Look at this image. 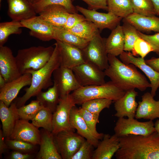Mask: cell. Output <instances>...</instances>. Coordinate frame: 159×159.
<instances>
[{
	"mask_svg": "<svg viewBox=\"0 0 159 159\" xmlns=\"http://www.w3.org/2000/svg\"><path fill=\"white\" fill-rule=\"evenodd\" d=\"M120 147L117 159H159V135L156 132L147 135H129L119 138Z\"/></svg>",
	"mask_w": 159,
	"mask_h": 159,
	"instance_id": "1",
	"label": "cell"
},
{
	"mask_svg": "<svg viewBox=\"0 0 159 159\" xmlns=\"http://www.w3.org/2000/svg\"><path fill=\"white\" fill-rule=\"evenodd\" d=\"M108 58L109 65L104 72L118 87L125 92L135 88L143 91L151 87L150 83L134 65L125 64L116 56L109 54Z\"/></svg>",
	"mask_w": 159,
	"mask_h": 159,
	"instance_id": "2",
	"label": "cell"
},
{
	"mask_svg": "<svg viewBox=\"0 0 159 159\" xmlns=\"http://www.w3.org/2000/svg\"><path fill=\"white\" fill-rule=\"evenodd\" d=\"M53 54L47 64L40 69L30 73L32 80L29 87L24 90L25 93L21 97L18 98L15 102L17 107L24 105L31 97L36 96L43 89H46L53 85L51 77L54 70L60 65L59 50L57 43Z\"/></svg>",
	"mask_w": 159,
	"mask_h": 159,
	"instance_id": "3",
	"label": "cell"
},
{
	"mask_svg": "<svg viewBox=\"0 0 159 159\" xmlns=\"http://www.w3.org/2000/svg\"><path fill=\"white\" fill-rule=\"evenodd\" d=\"M54 50L52 46H32L19 50L15 57L21 74L30 73L43 67L50 59Z\"/></svg>",
	"mask_w": 159,
	"mask_h": 159,
	"instance_id": "4",
	"label": "cell"
},
{
	"mask_svg": "<svg viewBox=\"0 0 159 159\" xmlns=\"http://www.w3.org/2000/svg\"><path fill=\"white\" fill-rule=\"evenodd\" d=\"M125 92L111 81L101 85L81 87L71 94L76 104L82 105L87 101L97 98L109 99L115 102Z\"/></svg>",
	"mask_w": 159,
	"mask_h": 159,
	"instance_id": "5",
	"label": "cell"
},
{
	"mask_svg": "<svg viewBox=\"0 0 159 159\" xmlns=\"http://www.w3.org/2000/svg\"><path fill=\"white\" fill-rule=\"evenodd\" d=\"M105 40L106 39L102 38L99 32L82 50L86 62L93 64L103 71L107 69L109 65Z\"/></svg>",
	"mask_w": 159,
	"mask_h": 159,
	"instance_id": "6",
	"label": "cell"
},
{
	"mask_svg": "<svg viewBox=\"0 0 159 159\" xmlns=\"http://www.w3.org/2000/svg\"><path fill=\"white\" fill-rule=\"evenodd\" d=\"M53 135L56 148L63 159H71L86 140L74 130L62 131Z\"/></svg>",
	"mask_w": 159,
	"mask_h": 159,
	"instance_id": "7",
	"label": "cell"
},
{
	"mask_svg": "<svg viewBox=\"0 0 159 159\" xmlns=\"http://www.w3.org/2000/svg\"><path fill=\"white\" fill-rule=\"evenodd\" d=\"M115 134L121 138L129 135L147 136L156 132L152 120L139 122L134 118H118L114 128Z\"/></svg>",
	"mask_w": 159,
	"mask_h": 159,
	"instance_id": "8",
	"label": "cell"
},
{
	"mask_svg": "<svg viewBox=\"0 0 159 159\" xmlns=\"http://www.w3.org/2000/svg\"><path fill=\"white\" fill-rule=\"evenodd\" d=\"M76 104L71 94L62 98L55 111L53 113L52 130L53 134L63 130H74L69 122L71 110Z\"/></svg>",
	"mask_w": 159,
	"mask_h": 159,
	"instance_id": "9",
	"label": "cell"
},
{
	"mask_svg": "<svg viewBox=\"0 0 159 159\" xmlns=\"http://www.w3.org/2000/svg\"><path fill=\"white\" fill-rule=\"evenodd\" d=\"M72 69L82 87L101 85L106 82L104 72L91 63L85 62Z\"/></svg>",
	"mask_w": 159,
	"mask_h": 159,
	"instance_id": "10",
	"label": "cell"
},
{
	"mask_svg": "<svg viewBox=\"0 0 159 159\" xmlns=\"http://www.w3.org/2000/svg\"><path fill=\"white\" fill-rule=\"evenodd\" d=\"M52 75L53 83L59 91L60 98L65 97L81 87L72 69L60 66L55 69Z\"/></svg>",
	"mask_w": 159,
	"mask_h": 159,
	"instance_id": "11",
	"label": "cell"
},
{
	"mask_svg": "<svg viewBox=\"0 0 159 159\" xmlns=\"http://www.w3.org/2000/svg\"><path fill=\"white\" fill-rule=\"evenodd\" d=\"M75 6L78 11L82 14L86 19L92 22L96 25L100 32L105 29L112 30L120 24L122 19L110 12H99L78 5Z\"/></svg>",
	"mask_w": 159,
	"mask_h": 159,
	"instance_id": "12",
	"label": "cell"
},
{
	"mask_svg": "<svg viewBox=\"0 0 159 159\" xmlns=\"http://www.w3.org/2000/svg\"><path fill=\"white\" fill-rule=\"evenodd\" d=\"M119 57L124 63L133 64L143 72L150 80L151 85L150 93L154 97L159 87V72L147 64L144 58L136 57L130 52L124 51L119 55Z\"/></svg>",
	"mask_w": 159,
	"mask_h": 159,
	"instance_id": "13",
	"label": "cell"
},
{
	"mask_svg": "<svg viewBox=\"0 0 159 159\" xmlns=\"http://www.w3.org/2000/svg\"><path fill=\"white\" fill-rule=\"evenodd\" d=\"M38 128L29 121L19 119L9 139L21 140L35 145H39L41 136Z\"/></svg>",
	"mask_w": 159,
	"mask_h": 159,
	"instance_id": "14",
	"label": "cell"
},
{
	"mask_svg": "<svg viewBox=\"0 0 159 159\" xmlns=\"http://www.w3.org/2000/svg\"><path fill=\"white\" fill-rule=\"evenodd\" d=\"M24 27L30 30V35L43 41L54 39V26L39 15L21 21Z\"/></svg>",
	"mask_w": 159,
	"mask_h": 159,
	"instance_id": "15",
	"label": "cell"
},
{
	"mask_svg": "<svg viewBox=\"0 0 159 159\" xmlns=\"http://www.w3.org/2000/svg\"><path fill=\"white\" fill-rule=\"evenodd\" d=\"M0 74L6 83L22 75L19 70L16 57L11 49L6 46L0 47Z\"/></svg>",
	"mask_w": 159,
	"mask_h": 159,
	"instance_id": "16",
	"label": "cell"
},
{
	"mask_svg": "<svg viewBox=\"0 0 159 159\" xmlns=\"http://www.w3.org/2000/svg\"><path fill=\"white\" fill-rule=\"evenodd\" d=\"M32 75L27 73L11 81L6 83L5 86L0 89V100L9 107L16 98L20 90L24 87L30 85Z\"/></svg>",
	"mask_w": 159,
	"mask_h": 159,
	"instance_id": "17",
	"label": "cell"
},
{
	"mask_svg": "<svg viewBox=\"0 0 159 159\" xmlns=\"http://www.w3.org/2000/svg\"><path fill=\"white\" fill-rule=\"evenodd\" d=\"M56 41L59 51L60 66L72 69L86 62L82 50L60 41Z\"/></svg>",
	"mask_w": 159,
	"mask_h": 159,
	"instance_id": "18",
	"label": "cell"
},
{
	"mask_svg": "<svg viewBox=\"0 0 159 159\" xmlns=\"http://www.w3.org/2000/svg\"><path fill=\"white\" fill-rule=\"evenodd\" d=\"M138 93L135 89L126 92L121 98L115 101L114 107L116 111L114 116L118 118L127 117H135L138 104L136 100Z\"/></svg>",
	"mask_w": 159,
	"mask_h": 159,
	"instance_id": "19",
	"label": "cell"
},
{
	"mask_svg": "<svg viewBox=\"0 0 159 159\" xmlns=\"http://www.w3.org/2000/svg\"><path fill=\"white\" fill-rule=\"evenodd\" d=\"M7 14L12 20L21 21L37 16L33 3L29 0H6Z\"/></svg>",
	"mask_w": 159,
	"mask_h": 159,
	"instance_id": "20",
	"label": "cell"
},
{
	"mask_svg": "<svg viewBox=\"0 0 159 159\" xmlns=\"http://www.w3.org/2000/svg\"><path fill=\"white\" fill-rule=\"evenodd\" d=\"M102 140L94 150L92 159H111L120 148L119 138L115 134H104Z\"/></svg>",
	"mask_w": 159,
	"mask_h": 159,
	"instance_id": "21",
	"label": "cell"
},
{
	"mask_svg": "<svg viewBox=\"0 0 159 159\" xmlns=\"http://www.w3.org/2000/svg\"><path fill=\"white\" fill-rule=\"evenodd\" d=\"M141 101L138 102L135 118L153 121L159 118V100H155L149 92L141 96Z\"/></svg>",
	"mask_w": 159,
	"mask_h": 159,
	"instance_id": "22",
	"label": "cell"
},
{
	"mask_svg": "<svg viewBox=\"0 0 159 159\" xmlns=\"http://www.w3.org/2000/svg\"><path fill=\"white\" fill-rule=\"evenodd\" d=\"M17 109L15 102H12L7 107L0 100V118L3 134L6 139L9 138L17 121L19 119Z\"/></svg>",
	"mask_w": 159,
	"mask_h": 159,
	"instance_id": "23",
	"label": "cell"
},
{
	"mask_svg": "<svg viewBox=\"0 0 159 159\" xmlns=\"http://www.w3.org/2000/svg\"><path fill=\"white\" fill-rule=\"evenodd\" d=\"M123 21L130 23L141 32H159V17L155 16H145L133 13L123 19Z\"/></svg>",
	"mask_w": 159,
	"mask_h": 159,
	"instance_id": "24",
	"label": "cell"
},
{
	"mask_svg": "<svg viewBox=\"0 0 159 159\" xmlns=\"http://www.w3.org/2000/svg\"><path fill=\"white\" fill-rule=\"evenodd\" d=\"M69 14L64 6L54 4L47 6L39 14L42 19L53 26L64 27Z\"/></svg>",
	"mask_w": 159,
	"mask_h": 159,
	"instance_id": "25",
	"label": "cell"
},
{
	"mask_svg": "<svg viewBox=\"0 0 159 159\" xmlns=\"http://www.w3.org/2000/svg\"><path fill=\"white\" fill-rule=\"evenodd\" d=\"M72 127L76 129L77 133L84 137L95 147H96L99 140L90 130L84 119L80 114L78 108L75 106L72 109L69 117Z\"/></svg>",
	"mask_w": 159,
	"mask_h": 159,
	"instance_id": "26",
	"label": "cell"
},
{
	"mask_svg": "<svg viewBox=\"0 0 159 159\" xmlns=\"http://www.w3.org/2000/svg\"><path fill=\"white\" fill-rule=\"evenodd\" d=\"M40 148L37 158L39 159H62L56 146L53 135L51 132L43 128L40 131Z\"/></svg>",
	"mask_w": 159,
	"mask_h": 159,
	"instance_id": "27",
	"label": "cell"
},
{
	"mask_svg": "<svg viewBox=\"0 0 159 159\" xmlns=\"http://www.w3.org/2000/svg\"><path fill=\"white\" fill-rule=\"evenodd\" d=\"M124 45L122 27L119 24L112 30L108 37L106 39V49L108 54L117 57L124 51Z\"/></svg>",
	"mask_w": 159,
	"mask_h": 159,
	"instance_id": "28",
	"label": "cell"
},
{
	"mask_svg": "<svg viewBox=\"0 0 159 159\" xmlns=\"http://www.w3.org/2000/svg\"><path fill=\"white\" fill-rule=\"evenodd\" d=\"M54 39L75 47L82 50L85 47L89 42L62 26H54Z\"/></svg>",
	"mask_w": 159,
	"mask_h": 159,
	"instance_id": "29",
	"label": "cell"
},
{
	"mask_svg": "<svg viewBox=\"0 0 159 159\" xmlns=\"http://www.w3.org/2000/svg\"><path fill=\"white\" fill-rule=\"evenodd\" d=\"M36 97V100L43 107L48 108L53 113L55 111L60 100L59 91L55 84L54 83L45 92L41 91Z\"/></svg>",
	"mask_w": 159,
	"mask_h": 159,
	"instance_id": "30",
	"label": "cell"
},
{
	"mask_svg": "<svg viewBox=\"0 0 159 159\" xmlns=\"http://www.w3.org/2000/svg\"><path fill=\"white\" fill-rule=\"evenodd\" d=\"M68 30L88 42L100 32L96 25L87 19L78 23Z\"/></svg>",
	"mask_w": 159,
	"mask_h": 159,
	"instance_id": "31",
	"label": "cell"
},
{
	"mask_svg": "<svg viewBox=\"0 0 159 159\" xmlns=\"http://www.w3.org/2000/svg\"><path fill=\"white\" fill-rule=\"evenodd\" d=\"M107 11L125 18L133 13L130 0H107Z\"/></svg>",
	"mask_w": 159,
	"mask_h": 159,
	"instance_id": "32",
	"label": "cell"
},
{
	"mask_svg": "<svg viewBox=\"0 0 159 159\" xmlns=\"http://www.w3.org/2000/svg\"><path fill=\"white\" fill-rule=\"evenodd\" d=\"M24 27L21 21L12 20L0 23V47L4 46L12 34H20Z\"/></svg>",
	"mask_w": 159,
	"mask_h": 159,
	"instance_id": "33",
	"label": "cell"
},
{
	"mask_svg": "<svg viewBox=\"0 0 159 159\" xmlns=\"http://www.w3.org/2000/svg\"><path fill=\"white\" fill-rule=\"evenodd\" d=\"M53 116V113L49 109L43 107L32 120V123L38 128L42 127L52 132Z\"/></svg>",
	"mask_w": 159,
	"mask_h": 159,
	"instance_id": "34",
	"label": "cell"
},
{
	"mask_svg": "<svg viewBox=\"0 0 159 159\" xmlns=\"http://www.w3.org/2000/svg\"><path fill=\"white\" fill-rule=\"evenodd\" d=\"M72 0H34L33 3L37 14H39L46 7L51 5H59L65 7L70 13H77Z\"/></svg>",
	"mask_w": 159,
	"mask_h": 159,
	"instance_id": "35",
	"label": "cell"
},
{
	"mask_svg": "<svg viewBox=\"0 0 159 159\" xmlns=\"http://www.w3.org/2000/svg\"><path fill=\"white\" fill-rule=\"evenodd\" d=\"M122 26L124 37V50L130 52L132 51L135 41L140 37L138 30L132 24L123 21Z\"/></svg>",
	"mask_w": 159,
	"mask_h": 159,
	"instance_id": "36",
	"label": "cell"
},
{
	"mask_svg": "<svg viewBox=\"0 0 159 159\" xmlns=\"http://www.w3.org/2000/svg\"><path fill=\"white\" fill-rule=\"evenodd\" d=\"M78 111L94 135L99 140H102L104 134L99 133L96 129V125L99 122V114L91 112L81 107L78 108Z\"/></svg>",
	"mask_w": 159,
	"mask_h": 159,
	"instance_id": "37",
	"label": "cell"
},
{
	"mask_svg": "<svg viewBox=\"0 0 159 159\" xmlns=\"http://www.w3.org/2000/svg\"><path fill=\"white\" fill-rule=\"evenodd\" d=\"M133 13L145 16L157 15L151 0H130Z\"/></svg>",
	"mask_w": 159,
	"mask_h": 159,
	"instance_id": "38",
	"label": "cell"
},
{
	"mask_svg": "<svg viewBox=\"0 0 159 159\" xmlns=\"http://www.w3.org/2000/svg\"><path fill=\"white\" fill-rule=\"evenodd\" d=\"M113 101L105 98H97L84 102L81 107L91 112L100 114L104 109L109 108Z\"/></svg>",
	"mask_w": 159,
	"mask_h": 159,
	"instance_id": "39",
	"label": "cell"
},
{
	"mask_svg": "<svg viewBox=\"0 0 159 159\" xmlns=\"http://www.w3.org/2000/svg\"><path fill=\"white\" fill-rule=\"evenodd\" d=\"M43 107L37 100L32 101L28 104L18 108L19 119L29 121L32 120Z\"/></svg>",
	"mask_w": 159,
	"mask_h": 159,
	"instance_id": "40",
	"label": "cell"
},
{
	"mask_svg": "<svg viewBox=\"0 0 159 159\" xmlns=\"http://www.w3.org/2000/svg\"><path fill=\"white\" fill-rule=\"evenodd\" d=\"M151 45L147 41L140 37L135 42L132 53L135 56L139 55L144 58L150 52H153Z\"/></svg>",
	"mask_w": 159,
	"mask_h": 159,
	"instance_id": "41",
	"label": "cell"
},
{
	"mask_svg": "<svg viewBox=\"0 0 159 159\" xmlns=\"http://www.w3.org/2000/svg\"><path fill=\"white\" fill-rule=\"evenodd\" d=\"M6 143L8 148L15 151L29 153L33 150L35 145L21 140L6 139Z\"/></svg>",
	"mask_w": 159,
	"mask_h": 159,
	"instance_id": "42",
	"label": "cell"
},
{
	"mask_svg": "<svg viewBox=\"0 0 159 159\" xmlns=\"http://www.w3.org/2000/svg\"><path fill=\"white\" fill-rule=\"evenodd\" d=\"M94 147L86 140L71 159H92Z\"/></svg>",
	"mask_w": 159,
	"mask_h": 159,
	"instance_id": "43",
	"label": "cell"
},
{
	"mask_svg": "<svg viewBox=\"0 0 159 159\" xmlns=\"http://www.w3.org/2000/svg\"><path fill=\"white\" fill-rule=\"evenodd\" d=\"M140 37L148 42L153 49V52L159 55V32L152 35H147L138 31Z\"/></svg>",
	"mask_w": 159,
	"mask_h": 159,
	"instance_id": "44",
	"label": "cell"
},
{
	"mask_svg": "<svg viewBox=\"0 0 159 159\" xmlns=\"http://www.w3.org/2000/svg\"><path fill=\"white\" fill-rule=\"evenodd\" d=\"M86 19L83 15L77 13H70L67 17L66 22L63 27L65 29L69 30L78 23Z\"/></svg>",
	"mask_w": 159,
	"mask_h": 159,
	"instance_id": "45",
	"label": "cell"
},
{
	"mask_svg": "<svg viewBox=\"0 0 159 159\" xmlns=\"http://www.w3.org/2000/svg\"><path fill=\"white\" fill-rule=\"evenodd\" d=\"M72 1L76 0H72ZM88 6L87 9L96 11L99 9L107 11V0H80Z\"/></svg>",
	"mask_w": 159,
	"mask_h": 159,
	"instance_id": "46",
	"label": "cell"
},
{
	"mask_svg": "<svg viewBox=\"0 0 159 159\" xmlns=\"http://www.w3.org/2000/svg\"><path fill=\"white\" fill-rule=\"evenodd\" d=\"M32 157V155L29 153H24L15 150L12 152L9 156L11 159H29Z\"/></svg>",
	"mask_w": 159,
	"mask_h": 159,
	"instance_id": "47",
	"label": "cell"
},
{
	"mask_svg": "<svg viewBox=\"0 0 159 159\" xmlns=\"http://www.w3.org/2000/svg\"><path fill=\"white\" fill-rule=\"evenodd\" d=\"M145 60L146 63L155 71L159 72V58L152 57Z\"/></svg>",
	"mask_w": 159,
	"mask_h": 159,
	"instance_id": "48",
	"label": "cell"
},
{
	"mask_svg": "<svg viewBox=\"0 0 159 159\" xmlns=\"http://www.w3.org/2000/svg\"><path fill=\"white\" fill-rule=\"evenodd\" d=\"M3 135L2 130H0V157L2 154L4 153L8 148L5 140Z\"/></svg>",
	"mask_w": 159,
	"mask_h": 159,
	"instance_id": "49",
	"label": "cell"
},
{
	"mask_svg": "<svg viewBox=\"0 0 159 159\" xmlns=\"http://www.w3.org/2000/svg\"><path fill=\"white\" fill-rule=\"evenodd\" d=\"M156 13L157 15H159V0H151Z\"/></svg>",
	"mask_w": 159,
	"mask_h": 159,
	"instance_id": "50",
	"label": "cell"
},
{
	"mask_svg": "<svg viewBox=\"0 0 159 159\" xmlns=\"http://www.w3.org/2000/svg\"><path fill=\"white\" fill-rule=\"evenodd\" d=\"M6 83L4 78L0 74V89L3 87Z\"/></svg>",
	"mask_w": 159,
	"mask_h": 159,
	"instance_id": "51",
	"label": "cell"
},
{
	"mask_svg": "<svg viewBox=\"0 0 159 159\" xmlns=\"http://www.w3.org/2000/svg\"><path fill=\"white\" fill-rule=\"evenodd\" d=\"M154 127L156 132L159 135V119L158 120L154 123Z\"/></svg>",
	"mask_w": 159,
	"mask_h": 159,
	"instance_id": "52",
	"label": "cell"
},
{
	"mask_svg": "<svg viewBox=\"0 0 159 159\" xmlns=\"http://www.w3.org/2000/svg\"><path fill=\"white\" fill-rule=\"evenodd\" d=\"M29 1H30L31 2L33 3L34 2V0H29Z\"/></svg>",
	"mask_w": 159,
	"mask_h": 159,
	"instance_id": "53",
	"label": "cell"
},
{
	"mask_svg": "<svg viewBox=\"0 0 159 159\" xmlns=\"http://www.w3.org/2000/svg\"><path fill=\"white\" fill-rule=\"evenodd\" d=\"M1 0H0V4H1Z\"/></svg>",
	"mask_w": 159,
	"mask_h": 159,
	"instance_id": "54",
	"label": "cell"
}]
</instances>
